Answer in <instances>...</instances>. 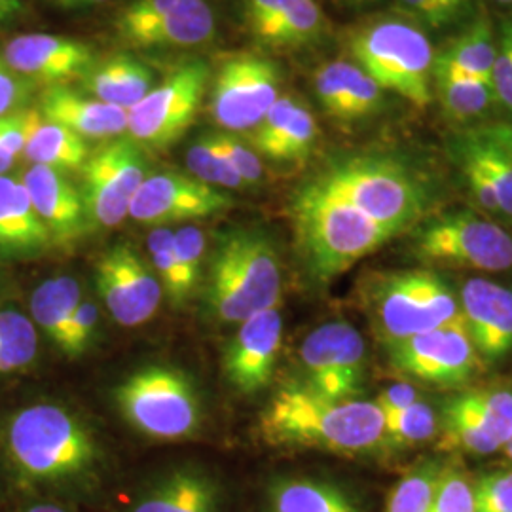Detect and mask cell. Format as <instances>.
I'll return each mask as SVG.
<instances>
[{
    "label": "cell",
    "instance_id": "6125c7cd",
    "mask_svg": "<svg viewBox=\"0 0 512 512\" xmlns=\"http://www.w3.org/2000/svg\"><path fill=\"white\" fill-rule=\"evenodd\" d=\"M503 450H505V454H507V458L512 461V439L503 446Z\"/></svg>",
    "mask_w": 512,
    "mask_h": 512
},
{
    "label": "cell",
    "instance_id": "4316f807",
    "mask_svg": "<svg viewBox=\"0 0 512 512\" xmlns=\"http://www.w3.org/2000/svg\"><path fill=\"white\" fill-rule=\"evenodd\" d=\"M84 80L92 97L128 112L154 88V73L129 55H114L93 65Z\"/></svg>",
    "mask_w": 512,
    "mask_h": 512
},
{
    "label": "cell",
    "instance_id": "e575fe53",
    "mask_svg": "<svg viewBox=\"0 0 512 512\" xmlns=\"http://www.w3.org/2000/svg\"><path fill=\"white\" fill-rule=\"evenodd\" d=\"M38 330L33 319L12 308L0 310V376L18 374L35 365Z\"/></svg>",
    "mask_w": 512,
    "mask_h": 512
},
{
    "label": "cell",
    "instance_id": "bcb514c9",
    "mask_svg": "<svg viewBox=\"0 0 512 512\" xmlns=\"http://www.w3.org/2000/svg\"><path fill=\"white\" fill-rule=\"evenodd\" d=\"M348 69L349 61H332L319 67L315 73V95L323 110L334 120H338L344 103Z\"/></svg>",
    "mask_w": 512,
    "mask_h": 512
},
{
    "label": "cell",
    "instance_id": "5b68a950",
    "mask_svg": "<svg viewBox=\"0 0 512 512\" xmlns=\"http://www.w3.org/2000/svg\"><path fill=\"white\" fill-rule=\"evenodd\" d=\"M317 179L393 236L414 226L429 203L427 184L420 175L384 154L342 158Z\"/></svg>",
    "mask_w": 512,
    "mask_h": 512
},
{
    "label": "cell",
    "instance_id": "f907efd6",
    "mask_svg": "<svg viewBox=\"0 0 512 512\" xmlns=\"http://www.w3.org/2000/svg\"><path fill=\"white\" fill-rule=\"evenodd\" d=\"M97 323H99L97 306L93 304L92 300H82L74 311L73 321H71V327H69L61 351L67 357H78V355L86 353L92 346Z\"/></svg>",
    "mask_w": 512,
    "mask_h": 512
},
{
    "label": "cell",
    "instance_id": "6da1fadb",
    "mask_svg": "<svg viewBox=\"0 0 512 512\" xmlns=\"http://www.w3.org/2000/svg\"><path fill=\"white\" fill-rule=\"evenodd\" d=\"M0 461L25 494H80L99 480L101 450L71 410L35 403L16 410L0 429Z\"/></svg>",
    "mask_w": 512,
    "mask_h": 512
},
{
    "label": "cell",
    "instance_id": "ac0fdd59",
    "mask_svg": "<svg viewBox=\"0 0 512 512\" xmlns=\"http://www.w3.org/2000/svg\"><path fill=\"white\" fill-rule=\"evenodd\" d=\"M459 306L480 361L495 363L512 355V289L473 277L459 291Z\"/></svg>",
    "mask_w": 512,
    "mask_h": 512
},
{
    "label": "cell",
    "instance_id": "4fadbf2b",
    "mask_svg": "<svg viewBox=\"0 0 512 512\" xmlns=\"http://www.w3.org/2000/svg\"><path fill=\"white\" fill-rule=\"evenodd\" d=\"M304 385L330 399H355L365 385L366 348L361 332L346 321L325 323L300 348Z\"/></svg>",
    "mask_w": 512,
    "mask_h": 512
},
{
    "label": "cell",
    "instance_id": "e7e4bbea",
    "mask_svg": "<svg viewBox=\"0 0 512 512\" xmlns=\"http://www.w3.org/2000/svg\"><path fill=\"white\" fill-rule=\"evenodd\" d=\"M54 2H61V0H54Z\"/></svg>",
    "mask_w": 512,
    "mask_h": 512
},
{
    "label": "cell",
    "instance_id": "8fae6325",
    "mask_svg": "<svg viewBox=\"0 0 512 512\" xmlns=\"http://www.w3.org/2000/svg\"><path fill=\"white\" fill-rule=\"evenodd\" d=\"M385 351L393 372L439 387L467 384L480 366V357L463 319L401 342L385 344Z\"/></svg>",
    "mask_w": 512,
    "mask_h": 512
},
{
    "label": "cell",
    "instance_id": "7dc6e473",
    "mask_svg": "<svg viewBox=\"0 0 512 512\" xmlns=\"http://www.w3.org/2000/svg\"><path fill=\"white\" fill-rule=\"evenodd\" d=\"M475 512H512V471L490 473L473 482Z\"/></svg>",
    "mask_w": 512,
    "mask_h": 512
},
{
    "label": "cell",
    "instance_id": "74e56055",
    "mask_svg": "<svg viewBox=\"0 0 512 512\" xmlns=\"http://www.w3.org/2000/svg\"><path fill=\"white\" fill-rule=\"evenodd\" d=\"M442 465L425 461L404 475L387 497L385 512H427Z\"/></svg>",
    "mask_w": 512,
    "mask_h": 512
},
{
    "label": "cell",
    "instance_id": "d4e9b609",
    "mask_svg": "<svg viewBox=\"0 0 512 512\" xmlns=\"http://www.w3.org/2000/svg\"><path fill=\"white\" fill-rule=\"evenodd\" d=\"M129 512H220L217 484L196 469H177L150 486Z\"/></svg>",
    "mask_w": 512,
    "mask_h": 512
},
{
    "label": "cell",
    "instance_id": "ba28073f",
    "mask_svg": "<svg viewBox=\"0 0 512 512\" xmlns=\"http://www.w3.org/2000/svg\"><path fill=\"white\" fill-rule=\"evenodd\" d=\"M120 414L143 435L160 440L192 437L200 427V401L183 372L147 366L114 391Z\"/></svg>",
    "mask_w": 512,
    "mask_h": 512
},
{
    "label": "cell",
    "instance_id": "cb8c5ba5",
    "mask_svg": "<svg viewBox=\"0 0 512 512\" xmlns=\"http://www.w3.org/2000/svg\"><path fill=\"white\" fill-rule=\"evenodd\" d=\"M38 112L84 139H110L128 129V110L74 92L65 84L50 86L40 95Z\"/></svg>",
    "mask_w": 512,
    "mask_h": 512
},
{
    "label": "cell",
    "instance_id": "7bdbcfd3",
    "mask_svg": "<svg viewBox=\"0 0 512 512\" xmlns=\"http://www.w3.org/2000/svg\"><path fill=\"white\" fill-rule=\"evenodd\" d=\"M205 141L215 148L219 154H222L228 164L234 167V171L238 173L239 179L243 181L245 186L260 183L262 164H260L255 150L245 147L236 137L226 135V133L205 135Z\"/></svg>",
    "mask_w": 512,
    "mask_h": 512
},
{
    "label": "cell",
    "instance_id": "b9f144b4",
    "mask_svg": "<svg viewBox=\"0 0 512 512\" xmlns=\"http://www.w3.org/2000/svg\"><path fill=\"white\" fill-rule=\"evenodd\" d=\"M427 512H475L473 482L456 467H442Z\"/></svg>",
    "mask_w": 512,
    "mask_h": 512
},
{
    "label": "cell",
    "instance_id": "5bb4252c",
    "mask_svg": "<svg viewBox=\"0 0 512 512\" xmlns=\"http://www.w3.org/2000/svg\"><path fill=\"white\" fill-rule=\"evenodd\" d=\"M84 205L95 226L114 228L129 215L139 186L147 179V160L139 143L116 139L84 164Z\"/></svg>",
    "mask_w": 512,
    "mask_h": 512
},
{
    "label": "cell",
    "instance_id": "44dd1931",
    "mask_svg": "<svg viewBox=\"0 0 512 512\" xmlns=\"http://www.w3.org/2000/svg\"><path fill=\"white\" fill-rule=\"evenodd\" d=\"M251 33L274 48H300L317 42L327 19L315 0H243Z\"/></svg>",
    "mask_w": 512,
    "mask_h": 512
},
{
    "label": "cell",
    "instance_id": "db71d44e",
    "mask_svg": "<svg viewBox=\"0 0 512 512\" xmlns=\"http://www.w3.org/2000/svg\"><path fill=\"white\" fill-rule=\"evenodd\" d=\"M458 164L461 167V171H463V175L469 181V186H471V192H473L476 202L480 203L486 211L499 213V205H497L494 188H492V184L488 183L484 173L480 169H476L475 165L467 164V162H459L458 160Z\"/></svg>",
    "mask_w": 512,
    "mask_h": 512
},
{
    "label": "cell",
    "instance_id": "f6af8a7d",
    "mask_svg": "<svg viewBox=\"0 0 512 512\" xmlns=\"http://www.w3.org/2000/svg\"><path fill=\"white\" fill-rule=\"evenodd\" d=\"M404 12L425 27L440 29L456 23L469 10L471 0H397Z\"/></svg>",
    "mask_w": 512,
    "mask_h": 512
},
{
    "label": "cell",
    "instance_id": "52a82bcc",
    "mask_svg": "<svg viewBox=\"0 0 512 512\" xmlns=\"http://www.w3.org/2000/svg\"><path fill=\"white\" fill-rule=\"evenodd\" d=\"M349 48L357 65L384 92L397 93L421 109L431 103L435 54L416 25L401 19L368 23L351 37Z\"/></svg>",
    "mask_w": 512,
    "mask_h": 512
},
{
    "label": "cell",
    "instance_id": "681fc988",
    "mask_svg": "<svg viewBox=\"0 0 512 512\" xmlns=\"http://www.w3.org/2000/svg\"><path fill=\"white\" fill-rule=\"evenodd\" d=\"M492 88L495 99L512 112V18L501 25V33L497 37Z\"/></svg>",
    "mask_w": 512,
    "mask_h": 512
},
{
    "label": "cell",
    "instance_id": "680465c9",
    "mask_svg": "<svg viewBox=\"0 0 512 512\" xmlns=\"http://www.w3.org/2000/svg\"><path fill=\"white\" fill-rule=\"evenodd\" d=\"M14 162H16V158L12 156V152L6 148L4 141L0 139V177L8 175V171H10V167L14 165Z\"/></svg>",
    "mask_w": 512,
    "mask_h": 512
},
{
    "label": "cell",
    "instance_id": "8992f818",
    "mask_svg": "<svg viewBox=\"0 0 512 512\" xmlns=\"http://www.w3.org/2000/svg\"><path fill=\"white\" fill-rule=\"evenodd\" d=\"M363 304L384 346L463 319L450 283L423 268L372 274L363 287Z\"/></svg>",
    "mask_w": 512,
    "mask_h": 512
},
{
    "label": "cell",
    "instance_id": "6f0895ef",
    "mask_svg": "<svg viewBox=\"0 0 512 512\" xmlns=\"http://www.w3.org/2000/svg\"><path fill=\"white\" fill-rule=\"evenodd\" d=\"M19 512H69L65 511L61 505H57L54 501H35L29 507H25Z\"/></svg>",
    "mask_w": 512,
    "mask_h": 512
},
{
    "label": "cell",
    "instance_id": "9a60e30c",
    "mask_svg": "<svg viewBox=\"0 0 512 512\" xmlns=\"http://www.w3.org/2000/svg\"><path fill=\"white\" fill-rule=\"evenodd\" d=\"M95 283L112 319L122 327L148 323L164 298L158 275L128 243H118L101 255Z\"/></svg>",
    "mask_w": 512,
    "mask_h": 512
},
{
    "label": "cell",
    "instance_id": "30bf717a",
    "mask_svg": "<svg viewBox=\"0 0 512 512\" xmlns=\"http://www.w3.org/2000/svg\"><path fill=\"white\" fill-rule=\"evenodd\" d=\"M209 80L203 61L184 63L164 82L152 88L143 101L128 112L131 139L139 145L164 148L181 139L202 107Z\"/></svg>",
    "mask_w": 512,
    "mask_h": 512
},
{
    "label": "cell",
    "instance_id": "91938a15",
    "mask_svg": "<svg viewBox=\"0 0 512 512\" xmlns=\"http://www.w3.org/2000/svg\"><path fill=\"white\" fill-rule=\"evenodd\" d=\"M99 2H105V0H61L59 4H63V6H90V4H99Z\"/></svg>",
    "mask_w": 512,
    "mask_h": 512
},
{
    "label": "cell",
    "instance_id": "4dcf8cb0",
    "mask_svg": "<svg viewBox=\"0 0 512 512\" xmlns=\"http://www.w3.org/2000/svg\"><path fill=\"white\" fill-rule=\"evenodd\" d=\"M270 512H359L338 486L315 478H283L270 488Z\"/></svg>",
    "mask_w": 512,
    "mask_h": 512
},
{
    "label": "cell",
    "instance_id": "f1b7e54d",
    "mask_svg": "<svg viewBox=\"0 0 512 512\" xmlns=\"http://www.w3.org/2000/svg\"><path fill=\"white\" fill-rule=\"evenodd\" d=\"M82 302V289L71 275H59L40 283L31 294V319L57 348H63L74 311Z\"/></svg>",
    "mask_w": 512,
    "mask_h": 512
},
{
    "label": "cell",
    "instance_id": "836d02e7",
    "mask_svg": "<svg viewBox=\"0 0 512 512\" xmlns=\"http://www.w3.org/2000/svg\"><path fill=\"white\" fill-rule=\"evenodd\" d=\"M440 450L463 454H494L503 446L482 427V423L461 404L458 397L450 399L442 410Z\"/></svg>",
    "mask_w": 512,
    "mask_h": 512
},
{
    "label": "cell",
    "instance_id": "ab89813d",
    "mask_svg": "<svg viewBox=\"0 0 512 512\" xmlns=\"http://www.w3.org/2000/svg\"><path fill=\"white\" fill-rule=\"evenodd\" d=\"M384 103V90L357 65L349 63L344 103L338 122H355L378 112Z\"/></svg>",
    "mask_w": 512,
    "mask_h": 512
},
{
    "label": "cell",
    "instance_id": "3957f363",
    "mask_svg": "<svg viewBox=\"0 0 512 512\" xmlns=\"http://www.w3.org/2000/svg\"><path fill=\"white\" fill-rule=\"evenodd\" d=\"M296 245L311 277L329 283L395 238L317 177L294 194Z\"/></svg>",
    "mask_w": 512,
    "mask_h": 512
},
{
    "label": "cell",
    "instance_id": "ee69618b",
    "mask_svg": "<svg viewBox=\"0 0 512 512\" xmlns=\"http://www.w3.org/2000/svg\"><path fill=\"white\" fill-rule=\"evenodd\" d=\"M175 253L183 272L184 285L188 293H192L200 281L202 275L203 255H205V236L202 230L194 224L181 226L175 236Z\"/></svg>",
    "mask_w": 512,
    "mask_h": 512
},
{
    "label": "cell",
    "instance_id": "d6986e66",
    "mask_svg": "<svg viewBox=\"0 0 512 512\" xmlns=\"http://www.w3.org/2000/svg\"><path fill=\"white\" fill-rule=\"evenodd\" d=\"M2 57L29 82L50 86L84 76L95 65L92 48L86 42L42 33L12 38Z\"/></svg>",
    "mask_w": 512,
    "mask_h": 512
},
{
    "label": "cell",
    "instance_id": "816d5d0a",
    "mask_svg": "<svg viewBox=\"0 0 512 512\" xmlns=\"http://www.w3.org/2000/svg\"><path fill=\"white\" fill-rule=\"evenodd\" d=\"M31 90L33 82L16 73L0 55V118L23 109V103L29 99Z\"/></svg>",
    "mask_w": 512,
    "mask_h": 512
},
{
    "label": "cell",
    "instance_id": "9c48e42d",
    "mask_svg": "<svg viewBox=\"0 0 512 512\" xmlns=\"http://www.w3.org/2000/svg\"><path fill=\"white\" fill-rule=\"evenodd\" d=\"M425 264L503 272L512 268V238L492 220L454 211L423 222L412 243Z\"/></svg>",
    "mask_w": 512,
    "mask_h": 512
},
{
    "label": "cell",
    "instance_id": "2e32d148",
    "mask_svg": "<svg viewBox=\"0 0 512 512\" xmlns=\"http://www.w3.org/2000/svg\"><path fill=\"white\" fill-rule=\"evenodd\" d=\"M232 207V198L215 186L181 173H154L139 186L129 217L148 226L207 219Z\"/></svg>",
    "mask_w": 512,
    "mask_h": 512
},
{
    "label": "cell",
    "instance_id": "1f68e13d",
    "mask_svg": "<svg viewBox=\"0 0 512 512\" xmlns=\"http://www.w3.org/2000/svg\"><path fill=\"white\" fill-rule=\"evenodd\" d=\"M459 162L475 165L494 188L499 213L512 217V156L476 131L465 133L456 145Z\"/></svg>",
    "mask_w": 512,
    "mask_h": 512
},
{
    "label": "cell",
    "instance_id": "d6a6232c",
    "mask_svg": "<svg viewBox=\"0 0 512 512\" xmlns=\"http://www.w3.org/2000/svg\"><path fill=\"white\" fill-rule=\"evenodd\" d=\"M433 80L437 86L442 109L456 120L482 116L497 101L490 82L459 73L450 67H442L435 63Z\"/></svg>",
    "mask_w": 512,
    "mask_h": 512
},
{
    "label": "cell",
    "instance_id": "60d3db41",
    "mask_svg": "<svg viewBox=\"0 0 512 512\" xmlns=\"http://www.w3.org/2000/svg\"><path fill=\"white\" fill-rule=\"evenodd\" d=\"M186 165L194 179L215 188H241L245 186L239 179L234 167L224 160L215 148L211 147L205 137L194 143L186 152Z\"/></svg>",
    "mask_w": 512,
    "mask_h": 512
},
{
    "label": "cell",
    "instance_id": "e0dca14e",
    "mask_svg": "<svg viewBox=\"0 0 512 512\" xmlns=\"http://www.w3.org/2000/svg\"><path fill=\"white\" fill-rule=\"evenodd\" d=\"M283 342V317L262 311L239 323L236 336L224 351V374L241 393H256L274 378L275 363Z\"/></svg>",
    "mask_w": 512,
    "mask_h": 512
},
{
    "label": "cell",
    "instance_id": "f35d334b",
    "mask_svg": "<svg viewBox=\"0 0 512 512\" xmlns=\"http://www.w3.org/2000/svg\"><path fill=\"white\" fill-rule=\"evenodd\" d=\"M439 433L435 410L423 401L404 408L403 412L384 420L385 444L408 448L433 439Z\"/></svg>",
    "mask_w": 512,
    "mask_h": 512
},
{
    "label": "cell",
    "instance_id": "ffe728a7",
    "mask_svg": "<svg viewBox=\"0 0 512 512\" xmlns=\"http://www.w3.org/2000/svg\"><path fill=\"white\" fill-rule=\"evenodd\" d=\"M21 183L54 243L69 245L92 224L82 192L63 171L33 164L25 171Z\"/></svg>",
    "mask_w": 512,
    "mask_h": 512
},
{
    "label": "cell",
    "instance_id": "7402d4cb",
    "mask_svg": "<svg viewBox=\"0 0 512 512\" xmlns=\"http://www.w3.org/2000/svg\"><path fill=\"white\" fill-rule=\"evenodd\" d=\"M54 241L23 183L0 177V262H27L44 255Z\"/></svg>",
    "mask_w": 512,
    "mask_h": 512
},
{
    "label": "cell",
    "instance_id": "f5cc1de1",
    "mask_svg": "<svg viewBox=\"0 0 512 512\" xmlns=\"http://www.w3.org/2000/svg\"><path fill=\"white\" fill-rule=\"evenodd\" d=\"M418 401H420V393L416 391V387L408 382H401V384L385 387L384 391L376 397L374 403L380 408L385 420L389 416L403 412L404 408H408Z\"/></svg>",
    "mask_w": 512,
    "mask_h": 512
},
{
    "label": "cell",
    "instance_id": "94428289",
    "mask_svg": "<svg viewBox=\"0 0 512 512\" xmlns=\"http://www.w3.org/2000/svg\"><path fill=\"white\" fill-rule=\"evenodd\" d=\"M342 2L353 4V6H361V4H372V2H376V0H342Z\"/></svg>",
    "mask_w": 512,
    "mask_h": 512
},
{
    "label": "cell",
    "instance_id": "603a6c76",
    "mask_svg": "<svg viewBox=\"0 0 512 512\" xmlns=\"http://www.w3.org/2000/svg\"><path fill=\"white\" fill-rule=\"evenodd\" d=\"M317 135V122L308 107L291 95H279L256 126L253 145L275 162H302L310 156Z\"/></svg>",
    "mask_w": 512,
    "mask_h": 512
},
{
    "label": "cell",
    "instance_id": "7a4b0ae2",
    "mask_svg": "<svg viewBox=\"0 0 512 512\" xmlns=\"http://www.w3.org/2000/svg\"><path fill=\"white\" fill-rule=\"evenodd\" d=\"M260 433L272 446L332 454H366L385 444L384 416L372 401L330 399L306 385L281 387L260 414Z\"/></svg>",
    "mask_w": 512,
    "mask_h": 512
},
{
    "label": "cell",
    "instance_id": "83f0119b",
    "mask_svg": "<svg viewBox=\"0 0 512 512\" xmlns=\"http://www.w3.org/2000/svg\"><path fill=\"white\" fill-rule=\"evenodd\" d=\"M23 154L35 165H46L65 173L82 169L90 158V148L84 137L46 120L33 109Z\"/></svg>",
    "mask_w": 512,
    "mask_h": 512
},
{
    "label": "cell",
    "instance_id": "c3c4849f",
    "mask_svg": "<svg viewBox=\"0 0 512 512\" xmlns=\"http://www.w3.org/2000/svg\"><path fill=\"white\" fill-rule=\"evenodd\" d=\"M177 0H133L118 18L120 35L129 40L150 25L158 23L175 6Z\"/></svg>",
    "mask_w": 512,
    "mask_h": 512
},
{
    "label": "cell",
    "instance_id": "d590c367",
    "mask_svg": "<svg viewBox=\"0 0 512 512\" xmlns=\"http://www.w3.org/2000/svg\"><path fill=\"white\" fill-rule=\"evenodd\" d=\"M456 397L501 446L512 439V391L501 387H478L467 389Z\"/></svg>",
    "mask_w": 512,
    "mask_h": 512
},
{
    "label": "cell",
    "instance_id": "277c9868",
    "mask_svg": "<svg viewBox=\"0 0 512 512\" xmlns=\"http://www.w3.org/2000/svg\"><path fill=\"white\" fill-rule=\"evenodd\" d=\"M283 274L274 243L258 230L234 228L222 234L211 256L207 306L222 323H243L274 310Z\"/></svg>",
    "mask_w": 512,
    "mask_h": 512
},
{
    "label": "cell",
    "instance_id": "8d00e7d4",
    "mask_svg": "<svg viewBox=\"0 0 512 512\" xmlns=\"http://www.w3.org/2000/svg\"><path fill=\"white\" fill-rule=\"evenodd\" d=\"M173 236H175V230H171L169 226H156L148 236V253H150V266L158 275L171 306H181L190 293L184 285Z\"/></svg>",
    "mask_w": 512,
    "mask_h": 512
},
{
    "label": "cell",
    "instance_id": "11a10c76",
    "mask_svg": "<svg viewBox=\"0 0 512 512\" xmlns=\"http://www.w3.org/2000/svg\"><path fill=\"white\" fill-rule=\"evenodd\" d=\"M475 131L512 156V124H492V126L478 128Z\"/></svg>",
    "mask_w": 512,
    "mask_h": 512
},
{
    "label": "cell",
    "instance_id": "7c38bea8",
    "mask_svg": "<svg viewBox=\"0 0 512 512\" xmlns=\"http://www.w3.org/2000/svg\"><path fill=\"white\" fill-rule=\"evenodd\" d=\"M211 116L228 131L255 129L279 99V69L262 55H228L211 88Z\"/></svg>",
    "mask_w": 512,
    "mask_h": 512
},
{
    "label": "cell",
    "instance_id": "f546056e",
    "mask_svg": "<svg viewBox=\"0 0 512 512\" xmlns=\"http://www.w3.org/2000/svg\"><path fill=\"white\" fill-rule=\"evenodd\" d=\"M495 57L497 37L492 21L480 16L435 57V63L492 84Z\"/></svg>",
    "mask_w": 512,
    "mask_h": 512
},
{
    "label": "cell",
    "instance_id": "be15d7a7",
    "mask_svg": "<svg viewBox=\"0 0 512 512\" xmlns=\"http://www.w3.org/2000/svg\"><path fill=\"white\" fill-rule=\"evenodd\" d=\"M495 2H499V4H512V0H495Z\"/></svg>",
    "mask_w": 512,
    "mask_h": 512
},
{
    "label": "cell",
    "instance_id": "484cf974",
    "mask_svg": "<svg viewBox=\"0 0 512 512\" xmlns=\"http://www.w3.org/2000/svg\"><path fill=\"white\" fill-rule=\"evenodd\" d=\"M215 35V12L207 0H177L158 23L129 38L141 48H192Z\"/></svg>",
    "mask_w": 512,
    "mask_h": 512
},
{
    "label": "cell",
    "instance_id": "9f6ffc18",
    "mask_svg": "<svg viewBox=\"0 0 512 512\" xmlns=\"http://www.w3.org/2000/svg\"><path fill=\"white\" fill-rule=\"evenodd\" d=\"M23 12V0H0V21L18 18Z\"/></svg>",
    "mask_w": 512,
    "mask_h": 512
}]
</instances>
